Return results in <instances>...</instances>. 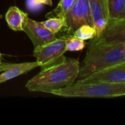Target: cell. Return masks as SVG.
<instances>
[{"label": "cell", "instance_id": "cell-1", "mask_svg": "<svg viewBox=\"0 0 125 125\" xmlns=\"http://www.w3.org/2000/svg\"><path fill=\"white\" fill-rule=\"evenodd\" d=\"M80 63L73 58L63 56L57 62L41 68V70L29 80L26 89L32 92H51L74 83L79 75Z\"/></svg>", "mask_w": 125, "mask_h": 125}, {"label": "cell", "instance_id": "cell-2", "mask_svg": "<svg viewBox=\"0 0 125 125\" xmlns=\"http://www.w3.org/2000/svg\"><path fill=\"white\" fill-rule=\"evenodd\" d=\"M124 62H125V43L109 44L90 42L85 59L80 64L77 80Z\"/></svg>", "mask_w": 125, "mask_h": 125}, {"label": "cell", "instance_id": "cell-3", "mask_svg": "<svg viewBox=\"0 0 125 125\" xmlns=\"http://www.w3.org/2000/svg\"><path fill=\"white\" fill-rule=\"evenodd\" d=\"M50 94L66 98H113L125 96V83H74L57 90Z\"/></svg>", "mask_w": 125, "mask_h": 125}, {"label": "cell", "instance_id": "cell-4", "mask_svg": "<svg viewBox=\"0 0 125 125\" xmlns=\"http://www.w3.org/2000/svg\"><path fill=\"white\" fill-rule=\"evenodd\" d=\"M64 18L65 26L61 31L64 32L65 36L73 35L75 30L83 25L93 26L89 0H77Z\"/></svg>", "mask_w": 125, "mask_h": 125}, {"label": "cell", "instance_id": "cell-5", "mask_svg": "<svg viewBox=\"0 0 125 125\" xmlns=\"http://www.w3.org/2000/svg\"><path fill=\"white\" fill-rule=\"evenodd\" d=\"M66 38L67 36L57 37L50 42L34 48L33 55L39 64V67L49 66L57 62L64 56L63 54L66 51Z\"/></svg>", "mask_w": 125, "mask_h": 125}, {"label": "cell", "instance_id": "cell-6", "mask_svg": "<svg viewBox=\"0 0 125 125\" xmlns=\"http://www.w3.org/2000/svg\"><path fill=\"white\" fill-rule=\"evenodd\" d=\"M76 82L82 83H125V62L118 64L97 73H94Z\"/></svg>", "mask_w": 125, "mask_h": 125}, {"label": "cell", "instance_id": "cell-7", "mask_svg": "<svg viewBox=\"0 0 125 125\" xmlns=\"http://www.w3.org/2000/svg\"><path fill=\"white\" fill-rule=\"evenodd\" d=\"M27 35L32 41L34 48L45 45L57 38L56 34L48 30L41 22L27 18L24 25V29Z\"/></svg>", "mask_w": 125, "mask_h": 125}, {"label": "cell", "instance_id": "cell-8", "mask_svg": "<svg viewBox=\"0 0 125 125\" xmlns=\"http://www.w3.org/2000/svg\"><path fill=\"white\" fill-rule=\"evenodd\" d=\"M91 42L109 44L125 43V18L108 21L105 29Z\"/></svg>", "mask_w": 125, "mask_h": 125}, {"label": "cell", "instance_id": "cell-9", "mask_svg": "<svg viewBox=\"0 0 125 125\" xmlns=\"http://www.w3.org/2000/svg\"><path fill=\"white\" fill-rule=\"evenodd\" d=\"M93 26L96 31V37H99L105 29L108 23V0H89Z\"/></svg>", "mask_w": 125, "mask_h": 125}, {"label": "cell", "instance_id": "cell-10", "mask_svg": "<svg viewBox=\"0 0 125 125\" xmlns=\"http://www.w3.org/2000/svg\"><path fill=\"white\" fill-rule=\"evenodd\" d=\"M38 67L39 64L37 61L31 62L8 64L5 70L0 73V84L18 77L21 75L26 74L30 70Z\"/></svg>", "mask_w": 125, "mask_h": 125}, {"label": "cell", "instance_id": "cell-11", "mask_svg": "<svg viewBox=\"0 0 125 125\" xmlns=\"http://www.w3.org/2000/svg\"><path fill=\"white\" fill-rule=\"evenodd\" d=\"M27 17V14L16 6L10 7L5 13V21L8 26L15 31H23Z\"/></svg>", "mask_w": 125, "mask_h": 125}, {"label": "cell", "instance_id": "cell-12", "mask_svg": "<svg viewBox=\"0 0 125 125\" xmlns=\"http://www.w3.org/2000/svg\"><path fill=\"white\" fill-rule=\"evenodd\" d=\"M108 21L125 18V0H108Z\"/></svg>", "mask_w": 125, "mask_h": 125}, {"label": "cell", "instance_id": "cell-13", "mask_svg": "<svg viewBox=\"0 0 125 125\" xmlns=\"http://www.w3.org/2000/svg\"><path fill=\"white\" fill-rule=\"evenodd\" d=\"M77 0H59L57 7L46 15V18L60 17L65 18Z\"/></svg>", "mask_w": 125, "mask_h": 125}, {"label": "cell", "instance_id": "cell-14", "mask_svg": "<svg viewBox=\"0 0 125 125\" xmlns=\"http://www.w3.org/2000/svg\"><path fill=\"white\" fill-rule=\"evenodd\" d=\"M43 26L54 34L59 33L65 26V18L60 17L47 18L46 21L41 22Z\"/></svg>", "mask_w": 125, "mask_h": 125}, {"label": "cell", "instance_id": "cell-15", "mask_svg": "<svg viewBox=\"0 0 125 125\" xmlns=\"http://www.w3.org/2000/svg\"><path fill=\"white\" fill-rule=\"evenodd\" d=\"M73 36L85 41L92 40L96 37V31L93 26L85 24L77 28L74 32Z\"/></svg>", "mask_w": 125, "mask_h": 125}, {"label": "cell", "instance_id": "cell-16", "mask_svg": "<svg viewBox=\"0 0 125 125\" xmlns=\"http://www.w3.org/2000/svg\"><path fill=\"white\" fill-rule=\"evenodd\" d=\"M86 46L85 40H80L73 35L67 36L66 43V51H83Z\"/></svg>", "mask_w": 125, "mask_h": 125}, {"label": "cell", "instance_id": "cell-17", "mask_svg": "<svg viewBox=\"0 0 125 125\" xmlns=\"http://www.w3.org/2000/svg\"><path fill=\"white\" fill-rule=\"evenodd\" d=\"M52 0H26L27 9L32 12H39L45 5L52 6Z\"/></svg>", "mask_w": 125, "mask_h": 125}, {"label": "cell", "instance_id": "cell-18", "mask_svg": "<svg viewBox=\"0 0 125 125\" xmlns=\"http://www.w3.org/2000/svg\"><path fill=\"white\" fill-rule=\"evenodd\" d=\"M8 64L9 63H5V62H0V73L5 70V68L7 67Z\"/></svg>", "mask_w": 125, "mask_h": 125}]
</instances>
